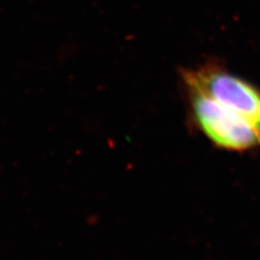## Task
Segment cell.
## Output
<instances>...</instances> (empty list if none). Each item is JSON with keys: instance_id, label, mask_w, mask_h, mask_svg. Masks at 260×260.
<instances>
[{"instance_id": "cell-2", "label": "cell", "mask_w": 260, "mask_h": 260, "mask_svg": "<svg viewBox=\"0 0 260 260\" xmlns=\"http://www.w3.org/2000/svg\"><path fill=\"white\" fill-rule=\"evenodd\" d=\"M183 87L221 103L254 127L260 137V88L217 62L181 71Z\"/></svg>"}, {"instance_id": "cell-1", "label": "cell", "mask_w": 260, "mask_h": 260, "mask_svg": "<svg viewBox=\"0 0 260 260\" xmlns=\"http://www.w3.org/2000/svg\"><path fill=\"white\" fill-rule=\"evenodd\" d=\"M184 94L190 129L216 149L241 154L260 149V137L247 120L194 89L184 87Z\"/></svg>"}]
</instances>
